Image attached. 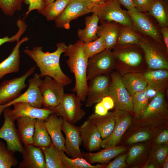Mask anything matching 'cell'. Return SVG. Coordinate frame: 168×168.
<instances>
[{
    "label": "cell",
    "instance_id": "11",
    "mask_svg": "<svg viewBox=\"0 0 168 168\" xmlns=\"http://www.w3.org/2000/svg\"><path fill=\"white\" fill-rule=\"evenodd\" d=\"M64 86L49 76H45L39 88L43 98L44 107L51 108L57 106L64 95Z\"/></svg>",
    "mask_w": 168,
    "mask_h": 168
},
{
    "label": "cell",
    "instance_id": "31",
    "mask_svg": "<svg viewBox=\"0 0 168 168\" xmlns=\"http://www.w3.org/2000/svg\"><path fill=\"white\" fill-rule=\"evenodd\" d=\"M41 149L44 156L46 168H64L61 151L53 143L49 147Z\"/></svg>",
    "mask_w": 168,
    "mask_h": 168
},
{
    "label": "cell",
    "instance_id": "15",
    "mask_svg": "<svg viewBox=\"0 0 168 168\" xmlns=\"http://www.w3.org/2000/svg\"><path fill=\"white\" fill-rule=\"evenodd\" d=\"M83 146L88 152L99 149L101 147L102 139L95 126L88 118L79 127Z\"/></svg>",
    "mask_w": 168,
    "mask_h": 168
},
{
    "label": "cell",
    "instance_id": "54",
    "mask_svg": "<svg viewBox=\"0 0 168 168\" xmlns=\"http://www.w3.org/2000/svg\"><path fill=\"white\" fill-rule=\"evenodd\" d=\"M105 0H91L92 6L96 4L101 3L103 2Z\"/></svg>",
    "mask_w": 168,
    "mask_h": 168
},
{
    "label": "cell",
    "instance_id": "48",
    "mask_svg": "<svg viewBox=\"0 0 168 168\" xmlns=\"http://www.w3.org/2000/svg\"><path fill=\"white\" fill-rule=\"evenodd\" d=\"M95 108V113L100 116H104L108 113V110L105 107L101 101L97 103Z\"/></svg>",
    "mask_w": 168,
    "mask_h": 168
},
{
    "label": "cell",
    "instance_id": "44",
    "mask_svg": "<svg viewBox=\"0 0 168 168\" xmlns=\"http://www.w3.org/2000/svg\"><path fill=\"white\" fill-rule=\"evenodd\" d=\"M134 7L142 12H149L155 0H132Z\"/></svg>",
    "mask_w": 168,
    "mask_h": 168
},
{
    "label": "cell",
    "instance_id": "9",
    "mask_svg": "<svg viewBox=\"0 0 168 168\" xmlns=\"http://www.w3.org/2000/svg\"><path fill=\"white\" fill-rule=\"evenodd\" d=\"M35 67L31 68L20 77L3 81L0 85V105H6L19 96L22 90L27 86L25 81L32 74Z\"/></svg>",
    "mask_w": 168,
    "mask_h": 168
},
{
    "label": "cell",
    "instance_id": "38",
    "mask_svg": "<svg viewBox=\"0 0 168 168\" xmlns=\"http://www.w3.org/2000/svg\"><path fill=\"white\" fill-rule=\"evenodd\" d=\"M146 88L143 91L137 92L131 96L133 110L139 115H142L148 104L149 99Z\"/></svg>",
    "mask_w": 168,
    "mask_h": 168
},
{
    "label": "cell",
    "instance_id": "29",
    "mask_svg": "<svg viewBox=\"0 0 168 168\" xmlns=\"http://www.w3.org/2000/svg\"><path fill=\"white\" fill-rule=\"evenodd\" d=\"M119 34V29L111 22H103L99 26L97 35H102L106 45V49H110L115 46Z\"/></svg>",
    "mask_w": 168,
    "mask_h": 168
},
{
    "label": "cell",
    "instance_id": "17",
    "mask_svg": "<svg viewBox=\"0 0 168 168\" xmlns=\"http://www.w3.org/2000/svg\"><path fill=\"white\" fill-rule=\"evenodd\" d=\"M63 122V118L54 113L45 121V124L53 144L60 151L66 152L65 138L62 132Z\"/></svg>",
    "mask_w": 168,
    "mask_h": 168
},
{
    "label": "cell",
    "instance_id": "41",
    "mask_svg": "<svg viewBox=\"0 0 168 168\" xmlns=\"http://www.w3.org/2000/svg\"><path fill=\"white\" fill-rule=\"evenodd\" d=\"M16 24L18 29L17 32L11 37L7 36L2 38H0V46L5 43L13 42L19 40L21 36L26 31L27 26L23 20L20 18L18 19Z\"/></svg>",
    "mask_w": 168,
    "mask_h": 168
},
{
    "label": "cell",
    "instance_id": "30",
    "mask_svg": "<svg viewBox=\"0 0 168 168\" xmlns=\"http://www.w3.org/2000/svg\"><path fill=\"white\" fill-rule=\"evenodd\" d=\"M33 140V145L40 148L49 147L52 143L46 129L44 120L36 119Z\"/></svg>",
    "mask_w": 168,
    "mask_h": 168
},
{
    "label": "cell",
    "instance_id": "37",
    "mask_svg": "<svg viewBox=\"0 0 168 168\" xmlns=\"http://www.w3.org/2000/svg\"><path fill=\"white\" fill-rule=\"evenodd\" d=\"M18 161L14 154L7 149L5 143L0 140V168L16 166Z\"/></svg>",
    "mask_w": 168,
    "mask_h": 168
},
{
    "label": "cell",
    "instance_id": "52",
    "mask_svg": "<svg viewBox=\"0 0 168 168\" xmlns=\"http://www.w3.org/2000/svg\"><path fill=\"white\" fill-rule=\"evenodd\" d=\"M146 89L147 93L149 100L152 99L156 95L158 92L155 89L147 85Z\"/></svg>",
    "mask_w": 168,
    "mask_h": 168
},
{
    "label": "cell",
    "instance_id": "13",
    "mask_svg": "<svg viewBox=\"0 0 168 168\" xmlns=\"http://www.w3.org/2000/svg\"><path fill=\"white\" fill-rule=\"evenodd\" d=\"M62 130L65 136V146L66 153L71 158L82 157L80 147L82 143L79 127L63 119Z\"/></svg>",
    "mask_w": 168,
    "mask_h": 168
},
{
    "label": "cell",
    "instance_id": "39",
    "mask_svg": "<svg viewBox=\"0 0 168 168\" xmlns=\"http://www.w3.org/2000/svg\"><path fill=\"white\" fill-rule=\"evenodd\" d=\"M25 0H0V10L5 15L12 16L20 11Z\"/></svg>",
    "mask_w": 168,
    "mask_h": 168
},
{
    "label": "cell",
    "instance_id": "20",
    "mask_svg": "<svg viewBox=\"0 0 168 168\" xmlns=\"http://www.w3.org/2000/svg\"><path fill=\"white\" fill-rule=\"evenodd\" d=\"M29 40L28 37L25 36L17 41L10 54L0 63V80L7 74L16 73L19 71L20 57L19 48L23 43Z\"/></svg>",
    "mask_w": 168,
    "mask_h": 168
},
{
    "label": "cell",
    "instance_id": "46",
    "mask_svg": "<svg viewBox=\"0 0 168 168\" xmlns=\"http://www.w3.org/2000/svg\"><path fill=\"white\" fill-rule=\"evenodd\" d=\"M127 157L126 154L120 155L110 162L106 166V168H124L127 167L125 161Z\"/></svg>",
    "mask_w": 168,
    "mask_h": 168
},
{
    "label": "cell",
    "instance_id": "10",
    "mask_svg": "<svg viewBox=\"0 0 168 168\" xmlns=\"http://www.w3.org/2000/svg\"><path fill=\"white\" fill-rule=\"evenodd\" d=\"M42 81L39 74H35L32 78L28 80V86L24 93L9 103L0 105V117L4 108L10 107L16 102L27 103L34 107L42 108L43 106V98L39 87Z\"/></svg>",
    "mask_w": 168,
    "mask_h": 168
},
{
    "label": "cell",
    "instance_id": "16",
    "mask_svg": "<svg viewBox=\"0 0 168 168\" xmlns=\"http://www.w3.org/2000/svg\"><path fill=\"white\" fill-rule=\"evenodd\" d=\"M119 110L114 112L115 120L114 128L112 133L106 138L102 139L101 147L103 148L116 146L130 125L131 117L128 114L120 115Z\"/></svg>",
    "mask_w": 168,
    "mask_h": 168
},
{
    "label": "cell",
    "instance_id": "21",
    "mask_svg": "<svg viewBox=\"0 0 168 168\" xmlns=\"http://www.w3.org/2000/svg\"><path fill=\"white\" fill-rule=\"evenodd\" d=\"M127 12L136 26L144 34L157 41H160L158 32L149 19L135 8L128 10Z\"/></svg>",
    "mask_w": 168,
    "mask_h": 168
},
{
    "label": "cell",
    "instance_id": "26",
    "mask_svg": "<svg viewBox=\"0 0 168 168\" xmlns=\"http://www.w3.org/2000/svg\"><path fill=\"white\" fill-rule=\"evenodd\" d=\"M85 27L84 29H79L77 35L79 40L83 43L92 41L98 38L97 32L99 21L97 16L95 14L85 17Z\"/></svg>",
    "mask_w": 168,
    "mask_h": 168
},
{
    "label": "cell",
    "instance_id": "23",
    "mask_svg": "<svg viewBox=\"0 0 168 168\" xmlns=\"http://www.w3.org/2000/svg\"><path fill=\"white\" fill-rule=\"evenodd\" d=\"M88 119L95 126L103 139L110 135L114 128L115 120L114 112H108L104 116L92 113Z\"/></svg>",
    "mask_w": 168,
    "mask_h": 168
},
{
    "label": "cell",
    "instance_id": "55",
    "mask_svg": "<svg viewBox=\"0 0 168 168\" xmlns=\"http://www.w3.org/2000/svg\"><path fill=\"white\" fill-rule=\"evenodd\" d=\"M164 164H163V168H168V157L166 158L165 160L163 161Z\"/></svg>",
    "mask_w": 168,
    "mask_h": 168
},
{
    "label": "cell",
    "instance_id": "3",
    "mask_svg": "<svg viewBox=\"0 0 168 168\" xmlns=\"http://www.w3.org/2000/svg\"><path fill=\"white\" fill-rule=\"evenodd\" d=\"M91 13L96 14L99 21L115 22L129 28L133 26L131 18L127 12L122 9L117 0H105L92 5Z\"/></svg>",
    "mask_w": 168,
    "mask_h": 168
},
{
    "label": "cell",
    "instance_id": "50",
    "mask_svg": "<svg viewBox=\"0 0 168 168\" xmlns=\"http://www.w3.org/2000/svg\"><path fill=\"white\" fill-rule=\"evenodd\" d=\"M168 141V131L165 130L161 132L158 136L156 139L157 143L161 144L166 143Z\"/></svg>",
    "mask_w": 168,
    "mask_h": 168
},
{
    "label": "cell",
    "instance_id": "28",
    "mask_svg": "<svg viewBox=\"0 0 168 168\" xmlns=\"http://www.w3.org/2000/svg\"><path fill=\"white\" fill-rule=\"evenodd\" d=\"M124 84L131 96L144 90L147 83L143 75L134 72L128 73L122 77Z\"/></svg>",
    "mask_w": 168,
    "mask_h": 168
},
{
    "label": "cell",
    "instance_id": "18",
    "mask_svg": "<svg viewBox=\"0 0 168 168\" xmlns=\"http://www.w3.org/2000/svg\"><path fill=\"white\" fill-rule=\"evenodd\" d=\"M139 44L145 53L147 63L149 68L153 70L168 69L166 58L156 47L144 41H139Z\"/></svg>",
    "mask_w": 168,
    "mask_h": 168
},
{
    "label": "cell",
    "instance_id": "8",
    "mask_svg": "<svg viewBox=\"0 0 168 168\" xmlns=\"http://www.w3.org/2000/svg\"><path fill=\"white\" fill-rule=\"evenodd\" d=\"M115 58L110 49H105L88 58L86 72L88 81L98 76L109 74L115 67Z\"/></svg>",
    "mask_w": 168,
    "mask_h": 168
},
{
    "label": "cell",
    "instance_id": "42",
    "mask_svg": "<svg viewBox=\"0 0 168 168\" xmlns=\"http://www.w3.org/2000/svg\"><path fill=\"white\" fill-rule=\"evenodd\" d=\"M145 147L142 145H136L133 146L130 149L126 160V162L130 164L134 161L143 152Z\"/></svg>",
    "mask_w": 168,
    "mask_h": 168
},
{
    "label": "cell",
    "instance_id": "53",
    "mask_svg": "<svg viewBox=\"0 0 168 168\" xmlns=\"http://www.w3.org/2000/svg\"><path fill=\"white\" fill-rule=\"evenodd\" d=\"M161 31L167 51H168V30L166 27H162Z\"/></svg>",
    "mask_w": 168,
    "mask_h": 168
},
{
    "label": "cell",
    "instance_id": "35",
    "mask_svg": "<svg viewBox=\"0 0 168 168\" xmlns=\"http://www.w3.org/2000/svg\"><path fill=\"white\" fill-rule=\"evenodd\" d=\"M114 57L128 66L136 67L141 63L142 58L138 53L133 51L112 52Z\"/></svg>",
    "mask_w": 168,
    "mask_h": 168
},
{
    "label": "cell",
    "instance_id": "49",
    "mask_svg": "<svg viewBox=\"0 0 168 168\" xmlns=\"http://www.w3.org/2000/svg\"><path fill=\"white\" fill-rule=\"evenodd\" d=\"M100 101L108 110L114 107V101L112 98L109 96L104 97Z\"/></svg>",
    "mask_w": 168,
    "mask_h": 168
},
{
    "label": "cell",
    "instance_id": "22",
    "mask_svg": "<svg viewBox=\"0 0 168 168\" xmlns=\"http://www.w3.org/2000/svg\"><path fill=\"white\" fill-rule=\"evenodd\" d=\"M104 148L98 152L94 153L82 152V157L91 164L96 163L104 164L126 150L124 147L116 146Z\"/></svg>",
    "mask_w": 168,
    "mask_h": 168
},
{
    "label": "cell",
    "instance_id": "6",
    "mask_svg": "<svg viewBox=\"0 0 168 168\" xmlns=\"http://www.w3.org/2000/svg\"><path fill=\"white\" fill-rule=\"evenodd\" d=\"M2 113L4 121L0 128V138L6 141L7 148L10 152L14 154L19 152L23 156L25 153V148L16 127L15 120L8 113L7 107L3 109Z\"/></svg>",
    "mask_w": 168,
    "mask_h": 168
},
{
    "label": "cell",
    "instance_id": "33",
    "mask_svg": "<svg viewBox=\"0 0 168 168\" xmlns=\"http://www.w3.org/2000/svg\"><path fill=\"white\" fill-rule=\"evenodd\" d=\"M166 6L165 1L155 0L148 12L162 27H166L168 23Z\"/></svg>",
    "mask_w": 168,
    "mask_h": 168
},
{
    "label": "cell",
    "instance_id": "25",
    "mask_svg": "<svg viewBox=\"0 0 168 168\" xmlns=\"http://www.w3.org/2000/svg\"><path fill=\"white\" fill-rule=\"evenodd\" d=\"M167 113V106L164 92L158 91L148 104L142 114L143 119L164 115Z\"/></svg>",
    "mask_w": 168,
    "mask_h": 168
},
{
    "label": "cell",
    "instance_id": "45",
    "mask_svg": "<svg viewBox=\"0 0 168 168\" xmlns=\"http://www.w3.org/2000/svg\"><path fill=\"white\" fill-rule=\"evenodd\" d=\"M150 134L146 131H140L130 136L127 140L129 143H136L146 141L150 138Z\"/></svg>",
    "mask_w": 168,
    "mask_h": 168
},
{
    "label": "cell",
    "instance_id": "24",
    "mask_svg": "<svg viewBox=\"0 0 168 168\" xmlns=\"http://www.w3.org/2000/svg\"><path fill=\"white\" fill-rule=\"evenodd\" d=\"M18 130L24 146L33 145V138L36 119L22 116L17 118Z\"/></svg>",
    "mask_w": 168,
    "mask_h": 168
},
{
    "label": "cell",
    "instance_id": "43",
    "mask_svg": "<svg viewBox=\"0 0 168 168\" xmlns=\"http://www.w3.org/2000/svg\"><path fill=\"white\" fill-rule=\"evenodd\" d=\"M24 2L29 5L25 18L33 10H37L38 12H40L45 5L44 0H25Z\"/></svg>",
    "mask_w": 168,
    "mask_h": 168
},
{
    "label": "cell",
    "instance_id": "56",
    "mask_svg": "<svg viewBox=\"0 0 168 168\" xmlns=\"http://www.w3.org/2000/svg\"><path fill=\"white\" fill-rule=\"evenodd\" d=\"M56 0H44L45 5L51 3Z\"/></svg>",
    "mask_w": 168,
    "mask_h": 168
},
{
    "label": "cell",
    "instance_id": "51",
    "mask_svg": "<svg viewBox=\"0 0 168 168\" xmlns=\"http://www.w3.org/2000/svg\"><path fill=\"white\" fill-rule=\"evenodd\" d=\"M121 5L129 10L134 7L132 0H117Z\"/></svg>",
    "mask_w": 168,
    "mask_h": 168
},
{
    "label": "cell",
    "instance_id": "27",
    "mask_svg": "<svg viewBox=\"0 0 168 168\" xmlns=\"http://www.w3.org/2000/svg\"><path fill=\"white\" fill-rule=\"evenodd\" d=\"M147 85L158 91H163L167 87L168 72L166 69H158L149 70L143 75Z\"/></svg>",
    "mask_w": 168,
    "mask_h": 168
},
{
    "label": "cell",
    "instance_id": "47",
    "mask_svg": "<svg viewBox=\"0 0 168 168\" xmlns=\"http://www.w3.org/2000/svg\"><path fill=\"white\" fill-rule=\"evenodd\" d=\"M168 148L167 146L159 148L156 152L155 157L158 162L161 164L163 162L167 157Z\"/></svg>",
    "mask_w": 168,
    "mask_h": 168
},
{
    "label": "cell",
    "instance_id": "1",
    "mask_svg": "<svg viewBox=\"0 0 168 168\" xmlns=\"http://www.w3.org/2000/svg\"><path fill=\"white\" fill-rule=\"evenodd\" d=\"M56 46V50L51 53L43 52V47L41 46L34 47L32 50L26 48L23 52L36 63L41 78L45 76H49L65 86L72 82L63 72L60 65V56L65 52L67 45L64 42H62L58 43Z\"/></svg>",
    "mask_w": 168,
    "mask_h": 168
},
{
    "label": "cell",
    "instance_id": "2",
    "mask_svg": "<svg viewBox=\"0 0 168 168\" xmlns=\"http://www.w3.org/2000/svg\"><path fill=\"white\" fill-rule=\"evenodd\" d=\"M83 43L79 40L74 44H69L64 53L68 57V67L75 77V85L71 91L76 93L82 102L86 100L88 87L86 72L88 58L85 53Z\"/></svg>",
    "mask_w": 168,
    "mask_h": 168
},
{
    "label": "cell",
    "instance_id": "7",
    "mask_svg": "<svg viewBox=\"0 0 168 168\" xmlns=\"http://www.w3.org/2000/svg\"><path fill=\"white\" fill-rule=\"evenodd\" d=\"M91 0H70L67 7L55 20L57 28H70V22L80 16L91 12Z\"/></svg>",
    "mask_w": 168,
    "mask_h": 168
},
{
    "label": "cell",
    "instance_id": "4",
    "mask_svg": "<svg viewBox=\"0 0 168 168\" xmlns=\"http://www.w3.org/2000/svg\"><path fill=\"white\" fill-rule=\"evenodd\" d=\"M81 101L74 93H65L60 104L52 108L55 113L68 123L75 124L86 114Z\"/></svg>",
    "mask_w": 168,
    "mask_h": 168
},
{
    "label": "cell",
    "instance_id": "40",
    "mask_svg": "<svg viewBox=\"0 0 168 168\" xmlns=\"http://www.w3.org/2000/svg\"><path fill=\"white\" fill-rule=\"evenodd\" d=\"M117 41L121 44H139V38L130 28L125 27L118 35Z\"/></svg>",
    "mask_w": 168,
    "mask_h": 168
},
{
    "label": "cell",
    "instance_id": "57",
    "mask_svg": "<svg viewBox=\"0 0 168 168\" xmlns=\"http://www.w3.org/2000/svg\"><path fill=\"white\" fill-rule=\"evenodd\" d=\"M147 168H155V165L153 163H151L147 166L146 167Z\"/></svg>",
    "mask_w": 168,
    "mask_h": 168
},
{
    "label": "cell",
    "instance_id": "5",
    "mask_svg": "<svg viewBox=\"0 0 168 168\" xmlns=\"http://www.w3.org/2000/svg\"><path fill=\"white\" fill-rule=\"evenodd\" d=\"M111 81L108 96L113 99L116 109L125 111L133 110L132 97L125 87L121 77L116 72L110 74Z\"/></svg>",
    "mask_w": 168,
    "mask_h": 168
},
{
    "label": "cell",
    "instance_id": "19",
    "mask_svg": "<svg viewBox=\"0 0 168 168\" xmlns=\"http://www.w3.org/2000/svg\"><path fill=\"white\" fill-rule=\"evenodd\" d=\"M25 153L18 168H46L45 157L40 148L33 145L24 146Z\"/></svg>",
    "mask_w": 168,
    "mask_h": 168
},
{
    "label": "cell",
    "instance_id": "12",
    "mask_svg": "<svg viewBox=\"0 0 168 168\" xmlns=\"http://www.w3.org/2000/svg\"><path fill=\"white\" fill-rule=\"evenodd\" d=\"M110 81V75L109 74L98 76L90 81L85 100L86 107L92 106L100 101L104 97L108 96Z\"/></svg>",
    "mask_w": 168,
    "mask_h": 168
},
{
    "label": "cell",
    "instance_id": "36",
    "mask_svg": "<svg viewBox=\"0 0 168 168\" xmlns=\"http://www.w3.org/2000/svg\"><path fill=\"white\" fill-rule=\"evenodd\" d=\"M83 49L86 57L89 58L106 49V45L103 37L98 36L95 40L83 43Z\"/></svg>",
    "mask_w": 168,
    "mask_h": 168
},
{
    "label": "cell",
    "instance_id": "14",
    "mask_svg": "<svg viewBox=\"0 0 168 168\" xmlns=\"http://www.w3.org/2000/svg\"><path fill=\"white\" fill-rule=\"evenodd\" d=\"M12 105L13 109H11L9 106H7V111L15 120L20 117L25 116L45 121L50 114L54 113L52 108H35L24 102H16Z\"/></svg>",
    "mask_w": 168,
    "mask_h": 168
},
{
    "label": "cell",
    "instance_id": "34",
    "mask_svg": "<svg viewBox=\"0 0 168 168\" xmlns=\"http://www.w3.org/2000/svg\"><path fill=\"white\" fill-rule=\"evenodd\" d=\"M61 153L64 168H102L106 166L105 164H90L82 157L69 158L63 151H61Z\"/></svg>",
    "mask_w": 168,
    "mask_h": 168
},
{
    "label": "cell",
    "instance_id": "32",
    "mask_svg": "<svg viewBox=\"0 0 168 168\" xmlns=\"http://www.w3.org/2000/svg\"><path fill=\"white\" fill-rule=\"evenodd\" d=\"M70 0H56L45 4L39 13L44 16L48 21L55 20L63 12Z\"/></svg>",
    "mask_w": 168,
    "mask_h": 168
}]
</instances>
